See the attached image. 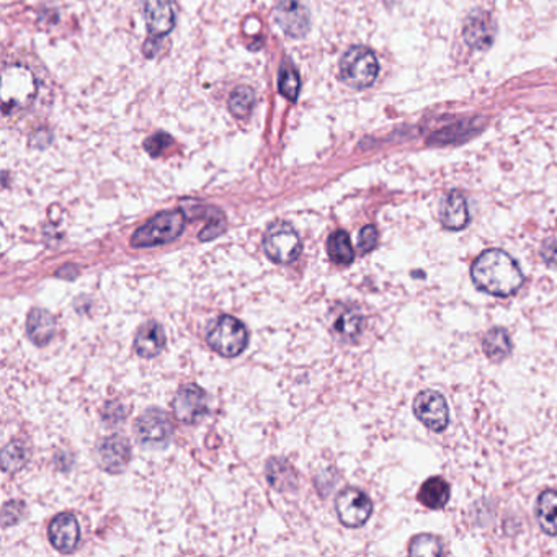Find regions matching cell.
Returning <instances> with one entry per match:
<instances>
[{"label":"cell","instance_id":"6da1fadb","mask_svg":"<svg viewBox=\"0 0 557 557\" xmlns=\"http://www.w3.org/2000/svg\"><path fill=\"white\" fill-rule=\"evenodd\" d=\"M473 281L491 296L508 297L523 285V271L517 261L500 249L482 252L471 269Z\"/></svg>","mask_w":557,"mask_h":557},{"label":"cell","instance_id":"7a4b0ae2","mask_svg":"<svg viewBox=\"0 0 557 557\" xmlns=\"http://www.w3.org/2000/svg\"><path fill=\"white\" fill-rule=\"evenodd\" d=\"M185 211L172 209L162 211L151 217L146 225H141L131 237V245L136 249L141 247H155L171 243L179 239L185 229Z\"/></svg>","mask_w":557,"mask_h":557},{"label":"cell","instance_id":"3957f363","mask_svg":"<svg viewBox=\"0 0 557 557\" xmlns=\"http://www.w3.org/2000/svg\"><path fill=\"white\" fill-rule=\"evenodd\" d=\"M379 74L376 54L367 46H353L340 59V79L353 89H368Z\"/></svg>","mask_w":557,"mask_h":557},{"label":"cell","instance_id":"277c9868","mask_svg":"<svg viewBox=\"0 0 557 557\" xmlns=\"http://www.w3.org/2000/svg\"><path fill=\"white\" fill-rule=\"evenodd\" d=\"M208 343L221 357L234 358L245 350L249 333L239 319L233 315H221L208 332Z\"/></svg>","mask_w":557,"mask_h":557},{"label":"cell","instance_id":"5b68a950","mask_svg":"<svg viewBox=\"0 0 557 557\" xmlns=\"http://www.w3.org/2000/svg\"><path fill=\"white\" fill-rule=\"evenodd\" d=\"M301 239L296 229L287 223H273L263 235V251L270 261L287 265L301 253Z\"/></svg>","mask_w":557,"mask_h":557},{"label":"cell","instance_id":"8992f818","mask_svg":"<svg viewBox=\"0 0 557 557\" xmlns=\"http://www.w3.org/2000/svg\"><path fill=\"white\" fill-rule=\"evenodd\" d=\"M36 82L33 74L23 66H9L4 69L2 100L5 111L10 107L20 108L28 105L35 97Z\"/></svg>","mask_w":557,"mask_h":557},{"label":"cell","instance_id":"52a82bcc","mask_svg":"<svg viewBox=\"0 0 557 557\" xmlns=\"http://www.w3.org/2000/svg\"><path fill=\"white\" fill-rule=\"evenodd\" d=\"M339 520L349 528H359L369 520L373 513V502L363 491L349 487L341 491L335 500Z\"/></svg>","mask_w":557,"mask_h":557},{"label":"cell","instance_id":"ba28073f","mask_svg":"<svg viewBox=\"0 0 557 557\" xmlns=\"http://www.w3.org/2000/svg\"><path fill=\"white\" fill-rule=\"evenodd\" d=\"M413 413L433 431H443L449 423V409L445 397L437 391H422L413 401Z\"/></svg>","mask_w":557,"mask_h":557},{"label":"cell","instance_id":"9c48e42d","mask_svg":"<svg viewBox=\"0 0 557 557\" xmlns=\"http://www.w3.org/2000/svg\"><path fill=\"white\" fill-rule=\"evenodd\" d=\"M136 433L144 445H164L173 433V423L161 409H147L136 422Z\"/></svg>","mask_w":557,"mask_h":557},{"label":"cell","instance_id":"30bf717a","mask_svg":"<svg viewBox=\"0 0 557 557\" xmlns=\"http://www.w3.org/2000/svg\"><path fill=\"white\" fill-rule=\"evenodd\" d=\"M173 412L180 422L197 423L208 413V394L199 386L180 387L173 401Z\"/></svg>","mask_w":557,"mask_h":557},{"label":"cell","instance_id":"8fae6325","mask_svg":"<svg viewBox=\"0 0 557 557\" xmlns=\"http://www.w3.org/2000/svg\"><path fill=\"white\" fill-rule=\"evenodd\" d=\"M278 27L291 38H303L309 31V10L299 0H281L275 9Z\"/></svg>","mask_w":557,"mask_h":557},{"label":"cell","instance_id":"7c38bea8","mask_svg":"<svg viewBox=\"0 0 557 557\" xmlns=\"http://www.w3.org/2000/svg\"><path fill=\"white\" fill-rule=\"evenodd\" d=\"M48 536L54 548L59 553L69 554L79 546V541H81V528H79L77 518L71 513L57 515L49 525Z\"/></svg>","mask_w":557,"mask_h":557},{"label":"cell","instance_id":"4fadbf2b","mask_svg":"<svg viewBox=\"0 0 557 557\" xmlns=\"http://www.w3.org/2000/svg\"><path fill=\"white\" fill-rule=\"evenodd\" d=\"M99 459L102 467L111 473L118 474L125 471L129 459H131V446L129 441L126 440L121 435H111L100 443Z\"/></svg>","mask_w":557,"mask_h":557},{"label":"cell","instance_id":"5bb4252c","mask_svg":"<svg viewBox=\"0 0 557 557\" xmlns=\"http://www.w3.org/2000/svg\"><path fill=\"white\" fill-rule=\"evenodd\" d=\"M144 18L149 35L162 38L175 28V12L169 0H146Z\"/></svg>","mask_w":557,"mask_h":557},{"label":"cell","instance_id":"9a60e30c","mask_svg":"<svg viewBox=\"0 0 557 557\" xmlns=\"http://www.w3.org/2000/svg\"><path fill=\"white\" fill-rule=\"evenodd\" d=\"M471 221L467 199L461 191H449L441 199L440 223L449 231H461Z\"/></svg>","mask_w":557,"mask_h":557},{"label":"cell","instance_id":"2e32d148","mask_svg":"<svg viewBox=\"0 0 557 557\" xmlns=\"http://www.w3.org/2000/svg\"><path fill=\"white\" fill-rule=\"evenodd\" d=\"M167 343L164 327L159 323H147L139 329L135 339V350L141 358H155Z\"/></svg>","mask_w":557,"mask_h":557},{"label":"cell","instance_id":"e0dca14e","mask_svg":"<svg viewBox=\"0 0 557 557\" xmlns=\"http://www.w3.org/2000/svg\"><path fill=\"white\" fill-rule=\"evenodd\" d=\"M464 40L474 49H487L494 41V27L489 13L479 12L467 18L464 25Z\"/></svg>","mask_w":557,"mask_h":557},{"label":"cell","instance_id":"ac0fdd59","mask_svg":"<svg viewBox=\"0 0 557 557\" xmlns=\"http://www.w3.org/2000/svg\"><path fill=\"white\" fill-rule=\"evenodd\" d=\"M27 332L30 340L38 347H46L53 340L56 332V321L53 314H49L46 309L35 307L30 311L27 321Z\"/></svg>","mask_w":557,"mask_h":557},{"label":"cell","instance_id":"d6986e66","mask_svg":"<svg viewBox=\"0 0 557 557\" xmlns=\"http://www.w3.org/2000/svg\"><path fill=\"white\" fill-rule=\"evenodd\" d=\"M265 473H267L269 484L273 489L279 491V492H287V491L296 489V473H295L293 466L285 459H270Z\"/></svg>","mask_w":557,"mask_h":557},{"label":"cell","instance_id":"ffe728a7","mask_svg":"<svg viewBox=\"0 0 557 557\" xmlns=\"http://www.w3.org/2000/svg\"><path fill=\"white\" fill-rule=\"evenodd\" d=\"M485 357L492 361H503L512 353V339L502 327H495L485 333L482 340Z\"/></svg>","mask_w":557,"mask_h":557},{"label":"cell","instance_id":"44dd1931","mask_svg":"<svg viewBox=\"0 0 557 557\" xmlns=\"http://www.w3.org/2000/svg\"><path fill=\"white\" fill-rule=\"evenodd\" d=\"M536 518H538L541 530L546 535L556 536L557 535V492L544 491L538 497L536 503Z\"/></svg>","mask_w":557,"mask_h":557},{"label":"cell","instance_id":"7402d4cb","mask_svg":"<svg viewBox=\"0 0 557 557\" xmlns=\"http://www.w3.org/2000/svg\"><path fill=\"white\" fill-rule=\"evenodd\" d=\"M419 500L433 510L443 508L449 500V485L441 477H430L423 482L419 492Z\"/></svg>","mask_w":557,"mask_h":557},{"label":"cell","instance_id":"603a6c76","mask_svg":"<svg viewBox=\"0 0 557 557\" xmlns=\"http://www.w3.org/2000/svg\"><path fill=\"white\" fill-rule=\"evenodd\" d=\"M327 252L332 261L339 265H350L355 261V251L350 235L345 231H335L327 241Z\"/></svg>","mask_w":557,"mask_h":557},{"label":"cell","instance_id":"cb8c5ba5","mask_svg":"<svg viewBox=\"0 0 557 557\" xmlns=\"http://www.w3.org/2000/svg\"><path fill=\"white\" fill-rule=\"evenodd\" d=\"M227 105L234 117L245 119L249 118L255 105V92L249 85H239L233 90Z\"/></svg>","mask_w":557,"mask_h":557},{"label":"cell","instance_id":"d4e9b609","mask_svg":"<svg viewBox=\"0 0 557 557\" xmlns=\"http://www.w3.org/2000/svg\"><path fill=\"white\" fill-rule=\"evenodd\" d=\"M30 459V449L23 441H12L2 451V464L7 473L20 471Z\"/></svg>","mask_w":557,"mask_h":557},{"label":"cell","instance_id":"484cf974","mask_svg":"<svg viewBox=\"0 0 557 557\" xmlns=\"http://www.w3.org/2000/svg\"><path fill=\"white\" fill-rule=\"evenodd\" d=\"M279 93L287 100H296L301 89V79L295 66L291 63H285L281 66L278 74Z\"/></svg>","mask_w":557,"mask_h":557},{"label":"cell","instance_id":"4316f807","mask_svg":"<svg viewBox=\"0 0 557 557\" xmlns=\"http://www.w3.org/2000/svg\"><path fill=\"white\" fill-rule=\"evenodd\" d=\"M363 323H365V319H363V315L359 314L358 311L347 309L337 317L335 331L347 339H355L361 333Z\"/></svg>","mask_w":557,"mask_h":557},{"label":"cell","instance_id":"83f0119b","mask_svg":"<svg viewBox=\"0 0 557 557\" xmlns=\"http://www.w3.org/2000/svg\"><path fill=\"white\" fill-rule=\"evenodd\" d=\"M411 556H441L443 544L440 539L433 535H417L409 546Z\"/></svg>","mask_w":557,"mask_h":557},{"label":"cell","instance_id":"f1b7e54d","mask_svg":"<svg viewBox=\"0 0 557 557\" xmlns=\"http://www.w3.org/2000/svg\"><path fill=\"white\" fill-rule=\"evenodd\" d=\"M225 215L219 211L216 216H209V223H208V225H205V229L199 234V241H213L217 235L225 233Z\"/></svg>","mask_w":557,"mask_h":557},{"label":"cell","instance_id":"f546056e","mask_svg":"<svg viewBox=\"0 0 557 557\" xmlns=\"http://www.w3.org/2000/svg\"><path fill=\"white\" fill-rule=\"evenodd\" d=\"M379 234L375 225H365L358 235V249L361 253H369L373 249H376Z\"/></svg>","mask_w":557,"mask_h":557},{"label":"cell","instance_id":"4dcf8cb0","mask_svg":"<svg viewBox=\"0 0 557 557\" xmlns=\"http://www.w3.org/2000/svg\"><path fill=\"white\" fill-rule=\"evenodd\" d=\"M171 144L172 139L169 136L159 133V135H154L153 137H149V139L144 143V147H146V151L151 154L153 157H157V155H161V154L164 153V149L169 147Z\"/></svg>","mask_w":557,"mask_h":557},{"label":"cell","instance_id":"1f68e13d","mask_svg":"<svg viewBox=\"0 0 557 557\" xmlns=\"http://www.w3.org/2000/svg\"><path fill=\"white\" fill-rule=\"evenodd\" d=\"M541 257L548 263L549 267L557 269V239H548L541 247Z\"/></svg>","mask_w":557,"mask_h":557}]
</instances>
